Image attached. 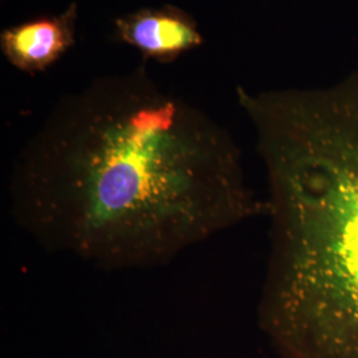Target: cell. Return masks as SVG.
Returning <instances> with one entry per match:
<instances>
[{"instance_id":"obj_1","label":"cell","mask_w":358,"mask_h":358,"mask_svg":"<svg viewBox=\"0 0 358 358\" xmlns=\"http://www.w3.org/2000/svg\"><path fill=\"white\" fill-rule=\"evenodd\" d=\"M7 192L38 248L105 272L165 267L267 213L229 130L145 63L60 99L17 154Z\"/></svg>"},{"instance_id":"obj_2","label":"cell","mask_w":358,"mask_h":358,"mask_svg":"<svg viewBox=\"0 0 358 358\" xmlns=\"http://www.w3.org/2000/svg\"><path fill=\"white\" fill-rule=\"evenodd\" d=\"M236 99L268 187L259 327L282 358H358V71Z\"/></svg>"},{"instance_id":"obj_3","label":"cell","mask_w":358,"mask_h":358,"mask_svg":"<svg viewBox=\"0 0 358 358\" xmlns=\"http://www.w3.org/2000/svg\"><path fill=\"white\" fill-rule=\"evenodd\" d=\"M115 35L146 60L170 63L205 43L194 19L177 7L141 8L117 17Z\"/></svg>"},{"instance_id":"obj_4","label":"cell","mask_w":358,"mask_h":358,"mask_svg":"<svg viewBox=\"0 0 358 358\" xmlns=\"http://www.w3.org/2000/svg\"><path fill=\"white\" fill-rule=\"evenodd\" d=\"M78 7L72 3L64 13L38 17L6 28L0 50L16 69L35 75L60 60L76 41Z\"/></svg>"}]
</instances>
